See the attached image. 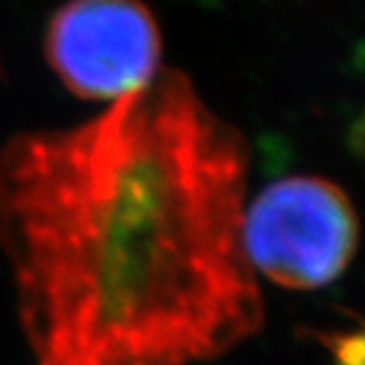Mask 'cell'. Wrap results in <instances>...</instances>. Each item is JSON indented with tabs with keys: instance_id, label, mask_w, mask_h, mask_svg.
Wrapping results in <instances>:
<instances>
[{
	"instance_id": "6da1fadb",
	"label": "cell",
	"mask_w": 365,
	"mask_h": 365,
	"mask_svg": "<svg viewBox=\"0 0 365 365\" xmlns=\"http://www.w3.org/2000/svg\"><path fill=\"white\" fill-rule=\"evenodd\" d=\"M250 148L178 69L0 150V247L36 365H185L264 323Z\"/></svg>"
},
{
	"instance_id": "7a4b0ae2",
	"label": "cell",
	"mask_w": 365,
	"mask_h": 365,
	"mask_svg": "<svg viewBox=\"0 0 365 365\" xmlns=\"http://www.w3.org/2000/svg\"><path fill=\"white\" fill-rule=\"evenodd\" d=\"M242 232L254 273L282 287L313 289L344 271L359 221L337 182L294 173L273 180L247 204Z\"/></svg>"
},
{
	"instance_id": "3957f363",
	"label": "cell",
	"mask_w": 365,
	"mask_h": 365,
	"mask_svg": "<svg viewBox=\"0 0 365 365\" xmlns=\"http://www.w3.org/2000/svg\"><path fill=\"white\" fill-rule=\"evenodd\" d=\"M162 36L135 0H71L46 29V57L71 93L116 100L157 74Z\"/></svg>"
}]
</instances>
